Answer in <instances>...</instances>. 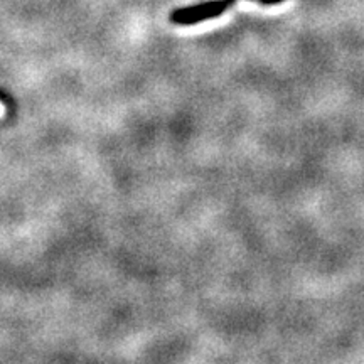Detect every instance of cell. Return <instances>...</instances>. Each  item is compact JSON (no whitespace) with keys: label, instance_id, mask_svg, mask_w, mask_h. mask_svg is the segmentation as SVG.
Instances as JSON below:
<instances>
[{"label":"cell","instance_id":"cell-1","mask_svg":"<svg viewBox=\"0 0 364 364\" xmlns=\"http://www.w3.org/2000/svg\"><path fill=\"white\" fill-rule=\"evenodd\" d=\"M231 4H233V0H211V2L199 4V6L194 7L181 9V11L174 12L172 21L177 22V24H196V22L221 16Z\"/></svg>","mask_w":364,"mask_h":364},{"label":"cell","instance_id":"cell-2","mask_svg":"<svg viewBox=\"0 0 364 364\" xmlns=\"http://www.w3.org/2000/svg\"><path fill=\"white\" fill-rule=\"evenodd\" d=\"M262 4H265V6H270V4H279L282 0H260Z\"/></svg>","mask_w":364,"mask_h":364},{"label":"cell","instance_id":"cell-3","mask_svg":"<svg viewBox=\"0 0 364 364\" xmlns=\"http://www.w3.org/2000/svg\"><path fill=\"white\" fill-rule=\"evenodd\" d=\"M2 115H4V105L0 103V117H2Z\"/></svg>","mask_w":364,"mask_h":364}]
</instances>
